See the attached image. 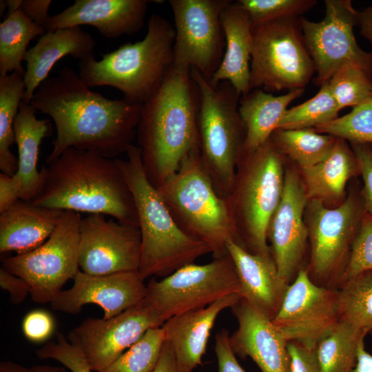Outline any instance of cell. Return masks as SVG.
I'll return each mask as SVG.
<instances>
[{
  "label": "cell",
  "instance_id": "obj_1",
  "mask_svg": "<svg viewBox=\"0 0 372 372\" xmlns=\"http://www.w3.org/2000/svg\"><path fill=\"white\" fill-rule=\"evenodd\" d=\"M30 104L55 125L56 136L47 165L70 147L112 159L126 153L136 135L143 107L92 91L68 67L43 81Z\"/></svg>",
  "mask_w": 372,
  "mask_h": 372
},
{
  "label": "cell",
  "instance_id": "obj_2",
  "mask_svg": "<svg viewBox=\"0 0 372 372\" xmlns=\"http://www.w3.org/2000/svg\"><path fill=\"white\" fill-rule=\"evenodd\" d=\"M40 172L41 185L32 204L109 215L139 228L132 194L116 158L70 147Z\"/></svg>",
  "mask_w": 372,
  "mask_h": 372
},
{
  "label": "cell",
  "instance_id": "obj_3",
  "mask_svg": "<svg viewBox=\"0 0 372 372\" xmlns=\"http://www.w3.org/2000/svg\"><path fill=\"white\" fill-rule=\"evenodd\" d=\"M198 92L190 70L172 65L143 104L136 136L146 176L156 189L199 147Z\"/></svg>",
  "mask_w": 372,
  "mask_h": 372
},
{
  "label": "cell",
  "instance_id": "obj_4",
  "mask_svg": "<svg viewBox=\"0 0 372 372\" xmlns=\"http://www.w3.org/2000/svg\"><path fill=\"white\" fill-rule=\"evenodd\" d=\"M127 158H116L132 194L141 236L138 273L145 280L166 277L182 267L211 254L205 243L185 234L177 225L157 189L148 180L141 149L131 145Z\"/></svg>",
  "mask_w": 372,
  "mask_h": 372
},
{
  "label": "cell",
  "instance_id": "obj_5",
  "mask_svg": "<svg viewBox=\"0 0 372 372\" xmlns=\"http://www.w3.org/2000/svg\"><path fill=\"white\" fill-rule=\"evenodd\" d=\"M175 30L163 17L153 14L143 39L127 43L96 60L79 62V75L89 87L110 86L125 100L145 103L160 87L174 63Z\"/></svg>",
  "mask_w": 372,
  "mask_h": 372
},
{
  "label": "cell",
  "instance_id": "obj_6",
  "mask_svg": "<svg viewBox=\"0 0 372 372\" xmlns=\"http://www.w3.org/2000/svg\"><path fill=\"white\" fill-rule=\"evenodd\" d=\"M284 154L269 138L251 153L242 152L226 198L238 242L247 251L272 256L267 229L283 194Z\"/></svg>",
  "mask_w": 372,
  "mask_h": 372
},
{
  "label": "cell",
  "instance_id": "obj_7",
  "mask_svg": "<svg viewBox=\"0 0 372 372\" xmlns=\"http://www.w3.org/2000/svg\"><path fill=\"white\" fill-rule=\"evenodd\" d=\"M157 190L180 229L207 245L214 258L227 254L230 241L238 243L227 200L218 195L205 170L199 147Z\"/></svg>",
  "mask_w": 372,
  "mask_h": 372
},
{
  "label": "cell",
  "instance_id": "obj_8",
  "mask_svg": "<svg viewBox=\"0 0 372 372\" xmlns=\"http://www.w3.org/2000/svg\"><path fill=\"white\" fill-rule=\"evenodd\" d=\"M198 92L197 127L200 159L218 195L226 199L243 152L246 131L238 111L241 95L228 81L213 85L194 69Z\"/></svg>",
  "mask_w": 372,
  "mask_h": 372
},
{
  "label": "cell",
  "instance_id": "obj_9",
  "mask_svg": "<svg viewBox=\"0 0 372 372\" xmlns=\"http://www.w3.org/2000/svg\"><path fill=\"white\" fill-rule=\"evenodd\" d=\"M315 74L300 18L252 26L250 90L267 92L303 89Z\"/></svg>",
  "mask_w": 372,
  "mask_h": 372
},
{
  "label": "cell",
  "instance_id": "obj_10",
  "mask_svg": "<svg viewBox=\"0 0 372 372\" xmlns=\"http://www.w3.org/2000/svg\"><path fill=\"white\" fill-rule=\"evenodd\" d=\"M365 211L361 189L351 192L338 207H327L320 200H309L306 225L310 242L311 279L319 286L338 289L351 245Z\"/></svg>",
  "mask_w": 372,
  "mask_h": 372
},
{
  "label": "cell",
  "instance_id": "obj_11",
  "mask_svg": "<svg viewBox=\"0 0 372 372\" xmlns=\"http://www.w3.org/2000/svg\"><path fill=\"white\" fill-rule=\"evenodd\" d=\"M240 293L236 271L227 253L205 265H185L161 280L152 278L146 285L143 301L156 312L163 326L175 316Z\"/></svg>",
  "mask_w": 372,
  "mask_h": 372
},
{
  "label": "cell",
  "instance_id": "obj_12",
  "mask_svg": "<svg viewBox=\"0 0 372 372\" xmlns=\"http://www.w3.org/2000/svg\"><path fill=\"white\" fill-rule=\"evenodd\" d=\"M81 220L79 213L63 211L54 231L41 245L2 260V268L28 282L34 302L51 303L80 270Z\"/></svg>",
  "mask_w": 372,
  "mask_h": 372
},
{
  "label": "cell",
  "instance_id": "obj_13",
  "mask_svg": "<svg viewBox=\"0 0 372 372\" xmlns=\"http://www.w3.org/2000/svg\"><path fill=\"white\" fill-rule=\"evenodd\" d=\"M229 0H169L175 23L174 63L210 79L220 65L225 40L220 14Z\"/></svg>",
  "mask_w": 372,
  "mask_h": 372
},
{
  "label": "cell",
  "instance_id": "obj_14",
  "mask_svg": "<svg viewBox=\"0 0 372 372\" xmlns=\"http://www.w3.org/2000/svg\"><path fill=\"white\" fill-rule=\"evenodd\" d=\"M325 15L318 22L300 18L304 41L312 59L314 83L321 87L339 68L355 63L372 69V52L358 44L353 28L358 12L351 0H325Z\"/></svg>",
  "mask_w": 372,
  "mask_h": 372
},
{
  "label": "cell",
  "instance_id": "obj_15",
  "mask_svg": "<svg viewBox=\"0 0 372 372\" xmlns=\"http://www.w3.org/2000/svg\"><path fill=\"white\" fill-rule=\"evenodd\" d=\"M272 322L287 342L316 348L340 322L338 290L319 286L301 269Z\"/></svg>",
  "mask_w": 372,
  "mask_h": 372
},
{
  "label": "cell",
  "instance_id": "obj_16",
  "mask_svg": "<svg viewBox=\"0 0 372 372\" xmlns=\"http://www.w3.org/2000/svg\"><path fill=\"white\" fill-rule=\"evenodd\" d=\"M162 327L156 312L143 300L114 317L88 318L68 335L92 372H101L140 340L146 331Z\"/></svg>",
  "mask_w": 372,
  "mask_h": 372
},
{
  "label": "cell",
  "instance_id": "obj_17",
  "mask_svg": "<svg viewBox=\"0 0 372 372\" xmlns=\"http://www.w3.org/2000/svg\"><path fill=\"white\" fill-rule=\"evenodd\" d=\"M141 236L138 227L89 214L79 226V265L90 275L138 271Z\"/></svg>",
  "mask_w": 372,
  "mask_h": 372
},
{
  "label": "cell",
  "instance_id": "obj_18",
  "mask_svg": "<svg viewBox=\"0 0 372 372\" xmlns=\"http://www.w3.org/2000/svg\"><path fill=\"white\" fill-rule=\"evenodd\" d=\"M305 187L294 170L285 174L281 200L267 229L271 253L282 280L289 285L302 269L309 238L304 214L308 203Z\"/></svg>",
  "mask_w": 372,
  "mask_h": 372
},
{
  "label": "cell",
  "instance_id": "obj_19",
  "mask_svg": "<svg viewBox=\"0 0 372 372\" xmlns=\"http://www.w3.org/2000/svg\"><path fill=\"white\" fill-rule=\"evenodd\" d=\"M72 286L62 290L51 307L68 314L79 313L87 304L99 305L104 319L117 316L143 300L146 285L138 271L90 275L79 270Z\"/></svg>",
  "mask_w": 372,
  "mask_h": 372
},
{
  "label": "cell",
  "instance_id": "obj_20",
  "mask_svg": "<svg viewBox=\"0 0 372 372\" xmlns=\"http://www.w3.org/2000/svg\"><path fill=\"white\" fill-rule=\"evenodd\" d=\"M231 309L238 322L229 335L234 354L250 358L262 372H290L288 342L272 320L242 298Z\"/></svg>",
  "mask_w": 372,
  "mask_h": 372
},
{
  "label": "cell",
  "instance_id": "obj_21",
  "mask_svg": "<svg viewBox=\"0 0 372 372\" xmlns=\"http://www.w3.org/2000/svg\"><path fill=\"white\" fill-rule=\"evenodd\" d=\"M147 0H75L61 12L50 16L46 31L82 25L97 29L101 36L114 39L138 32L144 24Z\"/></svg>",
  "mask_w": 372,
  "mask_h": 372
},
{
  "label": "cell",
  "instance_id": "obj_22",
  "mask_svg": "<svg viewBox=\"0 0 372 372\" xmlns=\"http://www.w3.org/2000/svg\"><path fill=\"white\" fill-rule=\"evenodd\" d=\"M227 250L238 278L240 298L272 320L289 286L272 256L252 254L235 241L228 242Z\"/></svg>",
  "mask_w": 372,
  "mask_h": 372
},
{
  "label": "cell",
  "instance_id": "obj_23",
  "mask_svg": "<svg viewBox=\"0 0 372 372\" xmlns=\"http://www.w3.org/2000/svg\"><path fill=\"white\" fill-rule=\"evenodd\" d=\"M240 298L238 294L225 296L206 307L175 316L163 324L165 340L170 344L181 372H193L203 364L202 359L217 317Z\"/></svg>",
  "mask_w": 372,
  "mask_h": 372
},
{
  "label": "cell",
  "instance_id": "obj_24",
  "mask_svg": "<svg viewBox=\"0 0 372 372\" xmlns=\"http://www.w3.org/2000/svg\"><path fill=\"white\" fill-rule=\"evenodd\" d=\"M94 47V38L81 26L46 31L23 57L26 69L23 76L25 90L22 101L30 103L38 87L48 79L58 61L67 56L82 61L93 54Z\"/></svg>",
  "mask_w": 372,
  "mask_h": 372
},
{
  "label": "cell",
  "instance_id": "obj_25",
  "mask_svg": "<svg viewBox=\"0 0 372 372\" xmlns=\"http://www.w3.org/2000/svg\"><path fill=\"white\" fill-rule=\"evenodd\" d=\"M225 50L220 66L209 80L213 85L228 81L241 95L250 91L252 22L249 13L231 1L220 14Z\"/></svg>",
  "mask_w": 372,
  "mask_h": 372
},
{
  "label": "cell",
  "instance_id": "obj_26",
  "mask_svg": "<svg viewBox=\"0 0 372 372\" xmlns=\"http://www.w3.org/2000/svg\"><path fill=\"white\" fill-rule=\"evenodd\" d=\"M63 211L19 200L0 214V252L22 254L37 248L52 234Z\"/></svg>",
  "mask_w": 372,
  "mask_h": 372
},
{
  "label": "cell",
  "instance_id": "obj_27",
  "mask_svg": "<svg viewBox=\"0 0 372 372\" xmlns=\"http://www.w3.org/2000/svg\"><path fill=\"white\" fill-rule=\"evenodd\" d=\"M303 92L300 89L274 96L262 89H254L242 95L238 111L246 131L243 152L251 153L268 141L289 104Z\"/></svg>",
  "mask_w": 372,
  "mask_h": 372
},
{
  "label": "cell",
  "instance_id": "obj_28",
  "mask_svg": "<svg viewBox=\"0 0 372 372\" xmlns=\"http://www.w3.org/2000/svg\"><path fill=\"white\" fill-rule=\"evenodd\" d=\"M36 109L21 101L14 123L15 143L18 148V169L15 173L22 183L21 200L30 202L38 193L42 175L37 169L39 146L52 133L50 120L38 119Z\"/></svg>",
  "mask_w": 372,
  "mask_h": 372
},
{
  "label": "cell",
  "instance_id": "obj_29",
  "mask_svg": "<svg viewBox=\"0 0 372 372\" xmlns=\"http://www.w3.org/2000/svg\"><path fill=\"white\" fill-rule=\"evenodd\" d=\"M301 170L308 199L322 202L342 197L348 181L360 174L351 147L339 138L323 160Z\"/></svg>",
  "mask_w": 372,
  "mask_h": 372
},
{
  "label": "cell",
  "instance_id": "obj_30",
  "mask_svg": "<svg viewBox=\"0 0 372 372\" xmlns=\"http://www.w3.org/2000/svg\"><path fill=\"white\" fill-rule=\"evenodd\" d=\"M0 23V76L19 72L24 76L21 61L30 41L42 36L46 30L30 20L19 10L7 13Z\"/></svg>",
  "mask_w": 372,
  "mask_h": 372
},
{
  "label": "cell",
  "instance_id": "obj_31",
  "mask_svg": "<svg viewBox=\"0 0 372 372\" xmlns=\"http://www.w3.org/2000/svg\"><path fill=\"white\" fill-rule=\"evenodd\" d=\"M25 90L23 76L19 72L0 76V169L9 176L18 169V158L10 147L15 143L14 123Z\"/></svg>",
  "mask_w": 372,
  "mask_h": 372
},
{
  "label": "cell",
  "instance_id": "obj_32",
  "mask_svg": "<svg viewBox=\"0 0 372 372\" xmlns=\"http://www.w3.org/2000/svg\"><path fill=\"white\" fill-rule=\"evenodd\" d=\"M367 333L340 321L316 347L320 372H352Z\"/></svg>",
  "mask_w": 372,
  "mask_h": 372
},
{
  "label": "cell",
  "instance_id": "obj_33",
  "mask_svg": "<svg viewBox=\"0 0 372 372\" xmlns=\"http://www.w3.org/2000/svg\"><path fill=\"white\" fill-rule=\"evenodd\" d=\"M337 138L317 132L313 128L278 129L270 137L277 148L297 163L300 169L323 160L332 149Z\"/></svg>",
  "mask_w": 372,
  "mask_h": 372
},
{
  "label": "cell",
  "instance_id": "obj_34",
  "mask_svg": "<svg viewBox=\"0 0 372 372\" xmlns=\"http://www.w3.org/2000/svg\"><path fill=\"white\" fill-rule=\"evenodd\" d=\"M338 290L340 321L372 334V271L347 280Z\"/></svg>",
  "mask_w": 372,
  "mask_h": 372
},
{
  "label": "cell",
  "instance_id": "obj_35",
  "mask_svg": "<svg viewBox=\"0 0 372 372\" xmlns=\"http://www.w3.org/2000/svg\"><path fill=\"white\" fill-rule=\"evenodd\" d=\"M340 111L326 82L312 98L288 108L277 130L315 128L338 118Z\"/></svg>",
  "mask_w": 372,
  "mask_h": 372
},
{
  "label": "cell",
  "instance_id": "obj_36",
  "mask_svg": "<svg viewBox=\"0 0 372 372\" xmlns=\"http://www.w3.org/2000/svg\"><path fill=\"white\" fill-rule=\"evenodd\" d=\"M327 83L340 110L353 107L372 92V69L347 63L339 68Z\"/></svg>",
  "mask_w": 372,
  "mask_h": 372
},
{
  "label": "cell",
  "instance_id": "obj_37",
  "mask_svg": "<svg viewBox=\"0 0 372 372\" xmlns=\"http://www.w3.org/2000/svg\"><path fill=\"white\" fill-rule=\"evenodd\" d=\"M165 342L162 327L151 328L101 372H153Z\"/></svg>",
  "mask_w": 372,
  "mask_h": 372
},
{
  "label": "cell",
  "instance_id": "obj_38",
  "mask_svg": "<svg viewBox=\"0 0 372 372\" xmlns=\"http://www.w3.org/2000/svg\"><path fill=\"white\" fill-rule=\"evenodd\" d=\"M313 129L350 143L372 144V92L348 114Z\"/></svg>",
  "mask_w": 372,
  "mask_h": 372
},
{
  "label": "cell",
  "instance_id": "obj_39",
  "mask_svg": "<svg viewBox=\"0 0 372 372\" xmlns=\"http://www.w3.org/2000/svg\"><path fill=\"white\" fill-rule=\"evenodd\" d=\"M253 25L280 19L300 18L318 3L316 0H239Z\"/></svg>",
  "mask_w": 372,
  "mask_h": 372
},
{
  "label": "cell",
  "instance_id": "obj_40",
  "mask_svg": "<svg viewBox=\"0 0 372 372\" xmlns=\"http://www.w3.org/2000/svg\"><path fill=\"white\" fill-rule=\"evenodd\" d=\"M372 271V213L365 211L360 221L339 287L347 280Z\"/></svg>",
  "mask_w": 372,
  "mask_h": 372
},
{
  "label": "cell",
  "instance_id": "obj_41",
  "mask_svg": "<svg viewBox=\"0 0 372 372\" xmlns=\"http://www.w3.org/2000/svg\"><path fill=\"white\" fill-rule=\"evenodd\" d=\"M36 354L40 359L59 362L70 372H92L81 351L61 332L56 333L55 341L46 342Z\"/></svg>",
  "mask_w": 372,
  "mask_h": 372
},
{
  "label": "cell",
  "instance_id": "obj_42",
  "mask_svg": "<svg viewBox=\"0 0 372 372\" xmlns=\"http://www.w3.org/2000/svg\"><path fill=\"white\" fill-rule=\"evenodd\" d=\"M54 327L52 316L42 309L28 313L22 322V331L25 337L35 343L47 340L53 333Z\"/></svg>",
  "mask_w": 372,
  "mask_h": 372
},
{
  "label": "cell",
  "instance_id": "obj_43",
  "mask_svg": "<svg viewBox=\"0 0 372 372\" xmlns=\"http://www.w3.org/2000/svg\"><path fill=\"white\" fill-rule=\"evenodd\" d=\"M355 154L360 175L362 178L361 188L365 211L372 213V144L350 143Z\"/></svg>",
  "mask_w": 372,
  "mask_h": 372
},
{
  "label": "cell",
  "instance_id": "obj_44",
  "mask_svg": "<svg viewBox=\"0 0 372 372\" xmlns=\"http://www.w3.org/2000/svg\"><path fill=\"white\" fill-rule=\"evenodd\" d=\"M290 372H320L316 348L296 342H288Z\"/></svg>",
  "mask_w": 372,
  "mask_h": 372
},
{
  "label": "cell",
  "instance_id": "obj_45",
  "mask_svg": "<svg viewBox=\"0 0 372 372\" xmlns=\"http://www.w3.org/2000/svg\"><path fill=\"white\" fill-rule=\"evenodd\" d=\"M214 350L218 372H246L231 348L229 335L226 329H222L216 335Z\"/></svg>",
  "mask_w": 372,
  "mask_h": 372
},
{
  "label": "cell",
  "instance_id": "obj_46",
  "mask_svg": "<svg viewBox=\"0 0 372 372\" xmlns=\"http://www.w3.org/2000/svg\"><path fill=\"white\" fill-rule=\"evenodd\" d=\"M0 287L8 292L10 301L14 304H21L30 293V286L26 280L2 267L0 269Z\"/></svg>",
  "mask_w": 372,
  "mask_h": 372
},
{
  "label": "cell",
  "instance_id": "obj_47",
  "mask_svg": "<svg viewBox=\"0 0 372 372\" xmlns=\"http://www.w3.org/2000/svg\"><path fill=\"white\" fill-rule=\"evenodd\" d=\"M22 183L17 174L9 176L0 174V214L10 208L21 199Z\"/></svg>",
  "mask_w": 372,
  "mask_h": 372
},
{
  "label": "cell",
  "instance_id": "obj_48",
  "mask_svg": "<svg viewBox=\"0 0 372 372\" xmlns=\"http://www.w3.org/2000/svg\"><path fill=\"white\" fill-rule=\"evenodd\" d=\"M51 3L50 0H22L20 8L30 20L45 29Z\"/></svg>",
  "mask_w": 372,
  "mask_h": 372
},
{
  "label": "cell",
  "instance_id": "obj_49",
  "mask_svg": "<svg viewBox=\"0 0 372 372\" xmlns=\"http://www.w3.org/2000/svg\"><path fill=\"white\" fill-rule=\"evenodd\" d=\"M0 372H70L65 366L50 365H34L25 366L12 361H4L0 364Z\"/></svg>",
  "mask_w": 372,
  "mask_h": 372
},
{
  "label": "cell",
  "instance_id": "obj_50",
  "mask_svg": "<svg viewBox=\"0 0 372 372\" xmlns=\"http://www.w3.org/2000/svg\"><path fill=\"white\" fill-rule=\"evenodd\" d=\"M153 372H181L178 367L173 349L166 340Z\"/></svg>",
  "mask_w": 372,
  "mask_h": 372
},
{
  "label": "cell",
  "instance_id": "obj_51",
  "mask_svg": "<svg viewBox=\"0 0 372 372\" xmlns=\"http://www.w3.org/2000/svg\"><path fill=\"white\" fill-rule=\"evenodd\" d=\"M357 25L362 36L372 45V6L358 12Z\"/></svg>",
  "mask_w": 372,
  "mask_h": 372
},
{
  "label": "cell",
  "instance_id": "obj_52",
  "mask_svg": "<svg viewBox=\"0 0 372 372\" xmlns=\"http://www.w3.org/2000/svg\"><path fill=\"white\" fill-rule=\"evenodd\" d=\"M352 372H372V355L365 350L364 342L359 348L357 362Z\"/></svg>",
  "mask_w": 372,
  "mask_h": 372
},
{
  "label": "cell",
  "instance_id": "obj_53",
  "mask_svg": "<svg viewBox=\"0 0 372 372\" xmlns=\"http://www.w3.org/2000/svg\"><path fill=\"white\" fill-rule=\"evenodd\" d=\"M22 0H6L8 13L14 12L21 7Z\"/></svg>",
  "mask_w": 372,
  "mask_h": 372
},
{
  "label": "cell",
  "instance_id": "obj_54",
  "mask_svg": "<svg viewBox=\"0 0 372 372\" xmlns=\"http://www.w3.org/2000/svg\"><path fill=\"white\" fill-rule=\"evenodd\" d=\"M0 8H1L0 9L1 10L0 14H1V16L2 13L5 10V9L7 8L6 1H4V0H1L0 1Z\"/></svg>",
  "mask_w": 372,
  "mask_h": 372
}]
</instances>
